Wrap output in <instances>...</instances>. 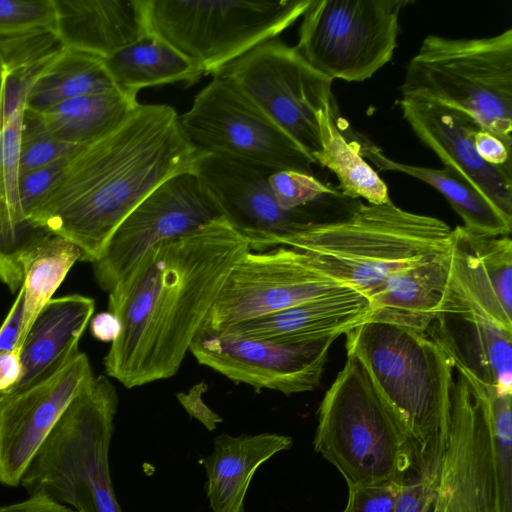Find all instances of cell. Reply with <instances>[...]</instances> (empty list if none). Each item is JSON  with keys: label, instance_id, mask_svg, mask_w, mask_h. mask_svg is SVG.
<instances>
[{"label": "cell", "instance_id": "cell-1", "mask_svg": "<svg viewBox=\"0 0 512 512\" xmlns=\"http://www.w3.org/2000/svg\"><path fill=\"white\" fill-rule=\"evenodd\" d=\"M250 250L227 219L150 247L108 292L119 336L105 372L126 388L167 379L179 370L227 275Z\"/></svg>", "mask_w": 512, "mask_h": 512}, {"label": "cell", "instance_id": "cell-2", "mask_svg": "<svg viewBox=\"0 0 512 512\" xmlns=\"http://www.w3.org/2000/svg\"><path fill=\"white\" fill-rule=\"evenodd\" d=\"M198 153L173 107L139 104L116 127L70 152L30 220L94 263L130 212L166 179L192 169Z\"/></svg>", "mask_w": 512, "mask_h": 512}, {"label": "cell", "instance_id": "cell-3", "mask_svg": "<svg viewBox=\"0 0 512 512\" xmlns=\"http://www.w3.org/2000/svg\"><path fill=\"white\" fill-rule=\"evenodd\" d=\"M452 228L391 202L357 205L345 216L265 239L251 249L293 248L326 276L367 298L392 274L444 254Z\"/></svg>", "mask_w": 512, "mask_h": 512}, {"label": "cell", "instance_id": "cell-4", "mask_svg": "<svg viewBox=\"0 0 512 512\" xmlns=\"http://www.w3.org/2000/svg\"><path fill=\"white\" fill-rule=\"evenodd\" d=\"M354 357L407 425L415 472L437 480L448 435L453 366L425 333L365 321L344 334Z\"/></svg>", "mask_w": 512, "mask_h": 512}, {"label": "cell", "instance_id": "cell-5", "mask_svg": "<svg viewBox=\"0 0 512 512\" xmlns=\"http://www.w3.org/2000/svg\"><path fill=\"white\" fill-rule=\"evenodd\" d=\"M313 444L348 488L403 480L415 471L406 423L351 356L320 403Z\"/></svg>", "mask_w": 512, "mask_h": 512}, {"label": "cell", "instance_id": "cell-6", "mask_svg": "<svg viewBox=\"0 0 512 512\" xmlns=\"http://www.w3.org/2000/svg\"><path fill=\"white\" fill-rule=\"evenodd\" d=\"M118 394L94 376L69 403L28 465L20 484L76 512H122L109 469Z\"/></svg>", "mask_w": 512, "mask_h": 512}, {"label": "cell", "instance_id": "cell-7", "mask_svg": "<svg viewBox=\"0 0 512 512\" xmlns=\"http://www.w3.org/2000/svg\"><path fill=\"white\" fill-rule=\"evenodd\" d=\"M431 512H512V406L457 372Z\"/></svg>", "mask_w": 512, "mask_h": 512}, {"label": "cell", "instance_id": "cell-8", "mask_svg": "<svg viewBox=\"0 0 512 512\" xmlns=\"http://www.w3.org/2000/svg\"><path fill=\"white\" fill-rule=\"evenodd\" d=\"M400 91L461 111L512 140V29L482 38L428 35L408 62Z\"/></svg>", "mask_w": 512, "mask_h": 512}, {"label": "cell", "instance_id": "cell-9", "mask_svg": "<svg viewBox=\"0 0 512 512\" xmlns=\"http://www.w3.org/2000/svg\"><path fill=\"white\" fill-rule=\"evenodd\" d=\"M66 50L50 29L0 37V281L14 293L23 283L21 257L48 233L20 202L19 157L30 89Z\"/></svg>", "mask_w": 512, "mask_h": 512}, {"label": "cell", "instance_id": "cell-10", "mask_svg": "<svg viewBox=\"0 0 512 512\" xmlns=\"http://www.w3.org/2000/svg\"><path fill=\"white\" fill-rule=\"evenodd\" d=\"M312 0H147L150 33L204 75H218L257 45L274 39L301 17Z\"/></svg>", "mask_w": 512, "mask_h": 512}, {"label": "cell", "instance_id": "cell-11", "mask_svg": "<svg viewBox=\"0 0 512 512\" xmlns=\"http://www.w3.org/2000/svg\"><path fill=\"white\" fill-rule=\"evenodd\" d=\"M411 0H312L297 51L328 78L362 82L393 58L400 13Z\"/></svg>", "mask_w": 512, "mask_h": 512}, {"label": "cell", "instance_id": "cell-12", "mask_svg": "<svg viewBox=\"0 0 512 512\" xmlns=\"http://www.w3.org/2000/svg\"><path fill=\"white\" fill-rule=\"evenodd\" d=\"M199 152L224 155L274 171L313 174L315 161L234 82L216 75L179 116Z\"/></svg>", "mask_w": 512, "mask_h": 512}, {"label": "cell", "instance_id": "cell-13", "mask_svg": "<svg viewBox=\"0 0 512 512\" xmlns=\"http://www.w3.org/2000/svg\"><path fill=\"white\" fill-rule=\"evenodd\" d=\"M218 75L234 82L311 157L320 151L316 115L335 106L333 80L279 39L265 41Z\"/></svg>", "mask_w": 512, "mask_h": 512}, {"label": "cell", "instance_id": "cell-14", "mask_svg": "<svg viewBox=\"0 0 512 512\" xmlns=\"http://www.w3.org/2000/svg\"><path fill=\"white\" fill-rule=\"evenodd\" d=\"M225 219L193 168L177 173L152 190L118 226L93 263L95 279L109 292L150 247Z\"/></svg>", "mask_w": 512, "mask_h": 512}, {"label": "cell", "instance_id": "cell-15", "mask_svg": "<svg viewBox=\"0 0 512 512\" xmlns=\"http://www.w3.org/2000/svg\"><path fill=\"white\" fill-rule=\"evenodd\" d=\"M346 287L293 248L249 250L230 270L201 329L220 331Z\"/></svg>", "mask_w": 512, "mask_h": 512}, {"label": "cell", "instance_id": "cell-16", "mask_svg": "<svg viewBox=\"0 0 512 512\" xmlns=\"http://www.w3.org/2000/svg\"><path fill=\"white\" fill-rule=\"evenodd\" d=\"M337 338L286 344L200 329L189 351L200 364L236 383L290 396L319 386L330 347Z\"/></svg>", "mask_w": 512, "mask_h": 512}, {"label": "cell", "instance_id": "cell-17", "mask_svg": "<svg viewBox=\"0 0 512 512\" xmlns=\"http://www.w3.org/2000/svg\"><path fill=\"white\" fill-rule=\"evenodd\" d=\"M94 377L79 351L50 377L0 400V483L15 487L69 403Z\"/></svg>", "mask_w": 512, "mask_h": 512}, {"label": "cell", "instance_id": "cell-18", "mask_svg": "<svg viewBox=\"0 0 512 512\" xmlns=\"http://www.w3.org/2000/svg\"><path fill=\"white\" fill-rule=\"evenodd\" d=\"M440 312L470 313L512 331V241L452 229Z\"/></svg>", "mask_w": 512, "mask_h": 512}, {"label": "cell", "instance_id": "cell-19", "mask_svg": "<svg viewBox=\"0 0 512 512\" xmlns=\"http://www.w3.org/2000/svg\"><path fill=\"white\" fill-rule=\"evenodd\" d=\"M193 170L222 208L227 220L241 231L250 249L257 243L311 224L326 222L309 208L285 210L269 183L272 169L224 155L199 152Z\"/></svg>", "mask_w": 512, "mask_h": 512}, {"label": "cell", "instance_id": "cell-20", "mask_svg": "<svg viewBox=\"0 0 512 512\" xmlns=\"http://www.w3.org/2000/svg\"><path fill=\"white\" fill-rule=\"evenodd\" d=\"M403 118L418 139L504 216L512 219L511 168L484 161L474 136L482 127L467 114L432 101L402 97Z\"/></svg>", "mask_w": 512, "mask_h": 512}, {"label": "cell", "instance_id": "cell-21", "mask_svg": "<svg viewBox=\"0 0 512 512\" xmlns=\"http://www.w3.org/2000/svg\"><path fill=\"white\" fill-rule=\"evenodd\" d=\"M425 334L469 381L512 394V331L474 314L440 312Z\"/></svg>", "mask_w": 512, "mask_h": 512}, {"label": "cell", "instance_id": "cell-22", "mask_svg": "<svg viewBox=\"0 0 512 512\" xmlns=\"http://www.w3.org/2000/svg\"><path fill=\"white\" fill-rule=\"evenodd\" d=\"M369 312L368 298L346 287L220 331L286 344L311 343L345 334L365 322Z\"/></svg>", "mask_w": 512, "mask_h": 512}, {"label": "cell", "instance_id": "cell-23", "mask_svg": "<svg viewBox=\"0 0 512 512\" xmlns=\"http://www.w3.org/2000/svg\"><path fill=\"white\" fill-rule=\"evenodd\" d=\"M54 31L69 50L106 57L150 33L147 0H54Z\"/></svg>", "mask_w": 512, "mask_h": 512}, {"label": "cell", "instance_id": "cell-24", "mask_svg": "<svg viewBox=\"0 0 512 512\" xmlns=\"http://www.w3.org/2000/svg\"><path fill=\"white\" fill-rule=\"evenodd\" d=\"M94 309V299L80 294L52 298L43 306L22 342V375L14 391L50 377L80 351L78 343Z\"/></svg>", "mask_w": 512, "mask_h": 512}, {"label": "cell", "instance_id": "cell-25", "mask_svg": "<svg viewBox=\"0 0 512 512\" xmlns=\"http://www.w3.org/2000/svg\"><path fill=\"white\" fill-rule=\"evenodd\" d=\"M448 276L447 251L389 276L369 297L366 321L425 333L439 313Z\"/></svg>", "mask_w": 512, "mask_h": 512}, {"label": "cell", "instance_id": "cell-26", "mask_svg": "<svg viewBox=\"0 0 512 512\" xmlns=\"http://www.w3.org/2000/svg\"><path fill=\"white\" fill-rule=\"evenodd\" d=\"M292 444L289 436L267 432L216 437L212 453L202 461L212 512H244L245 496L255 471Z\"/></svg>", "mask_w": 512, "mask_h": 512}, {"label": "cell", "instance_id": "cell-27", "mask_svg": "<svg viewBox=\"0 0 512 512\" xmlns=\"http://www.w3.org/2000/svg\"><path fill=\"white\" fill-rule=\"evenodd\" d=\"M354 143L364 158L381 170L396 171L417 178L442 194L461 217L464 227L478 234L504 236L511 234L512 219L504 216L460 175L444 167L434 169L396 162L365 137L356 134Z\"/></svg>", "mask_w": 512, "mask_h": 512}, {"label": "cell", "instance_id": "cell-28", "mask_svg": "<svg viewBox=\"0 0 512 512\" xmlns=\"http://www.w3.org/2000/svg\"><path fill=\"white\" fill-rule=\"evenodd\" d=\"M102 60L116 88L133 97L146 87L177 82L189 86L205 76L199 67L152 33Z\"/></svg>", "mask_w": 512, "mask_h": 512}, {"label": "cell", "instance_id": "cell-29", "mask_svg": "<svg viewBox=\"0 0 512 512\" xmlns=\"http://www.w3.org/2000/svg\"><path fill=\"white\" fill-rule=\"evenodd\" d=\"M139 104L136 97L116 88L62 101L40 115L55 140L76 147L116 127Z\"/></svg>", "mask_w": 512, "mask_h": 512}, {"label": "cell", "instance_id": "cell-30", "mask_svg": "<svg viewBox=\"0 0 512 512\" xmlns=\"http://www.w3.org/2000/svg\"><path fill=\"white\" fill-rule=\"evenodd\" d=\"M316 118L321 148L312 158L336 175L340 193L349 199H365L373 205L391 202L386 183L361 155L354 141H348L340 131L335 106L319 111Z\"/></svg>", "mask_w": 512, "mask_h": 512}, {"label": "cell", "instance_id": "cell-31", "mask_svg": "<svg viewBox=\"0 0 512 512\" xmlns=\"http://www.w3.org/2000/svg\"><path fill=\"white\" fill-rule=\"evenodd\" d=\"M113 89L102 57L66 48L30 89L26 109L42 113L62 101Z\"/></svg>", "mask_w": 512, "mask_h": 512}, {"label": "cell", "instance_id": "cell-32", "mask_svg": "<svg viewBox=\"0 0 512 512\" xmlns=\"http://www.w3.org/2000/svg\"><path fill=\"white\" fill-rule=\"evenodd\" d=\"M81 257L82 253L75 244L55 234L46 235L21 257L25 335L39 311L52 299Z\"/></svg>", "mask_w": 512, "mask_h": 512}, {"label": "cell", "instance_id": "cell-33", "mask_svg": "<svg viewBox=\"0 0 512 512\" xmlns=\"http://www.w3.org/2000/svg\"><path fill=\"white\" fill-rule=\"evenodd\" d=\"M55 140L45 128L40 113L25 110L22 124L19 174L66 157L74 149Z\"/></svg>", "mask_w": 512, "mask_h": 512}, {"label": "cell", "instance_id": "cell-34", "mask_svg": "<svg viewBox=\"0 0 512 512\" xmlns=\"http://www.w3.org/2000/svg\"><path fill=\"white\" fill-rule=\"evenodd\" d=\"M268 183L278 204L285 210L299 209L340 193L313 174L294 170L276 171L269 176Z\"/></svg>", "mask_w": 512, "mask_h": 512}, {"label": "cell", "instance_id": "cell-35", "mask_svg": "<svg viewBox=\"0 0 512 512\" xmlns=\"http://www.w3.org/2000/svg\"><path fill=\"white\" fill-rule=\"evenodd\" d=\"M55 22L54 0H0V37L54 30Z\"/></svg>", "mask_w": 512, "mask_h": 512}, {"label": "cell", "instance_id": "cell-36", "mask_svg": "<svg viewBox=\"0 0 512 512\" xmlns=\"http://www.w3.org/2000/svg\"><path fill=\"white\" fill-rule=\"evenodd\" d=\"M67 157L68 155L46 166L19 174L18 189L20 202L30 222L31 215L36 207L64 171Z\"/></svg>", "mask_w": 512, "mask_h": 512}, {"label": "cell", "instance_id": "cell-37", "mask_svg": "<svg viewBox=\"0 0 512 512\" xmlns=\"http://www.w3.org/2000/svg\"><path fill=\"white\" fill-rule=\"evenodd\" d=\"M403 480L348 488V500L343 512H393Z\"/></svg>", "mask_w": 512, "mask_h": 512}, {"label": "cell", "instance_id": "cell-38", "mask_svg": "<svg viewBox=\"0 0 512 512\" xmlns=\"http://www.w3.org/2000/svg\"><path fill=\"white\" fill-rule=\"evenodd\" d=\"M435 485L422 474H410L401 483L393 512H431Z\"/></svg>", "mask_w": 512, "mask_h": 512}, {"label": "cell", "instance_id": "cell-39", "mask_svg": "<svg viewBox=\"0 0 512 512\" xmlns=\"http://www.w3.org/2000/svg\"><path fill=\"white\" fill-rule=\"evenodd\" d=\"M0 327V352L19 354L25 336V303L22 287Z\"/></svg>", "mask_w": 512, "mask_h": 512}, {"label": "cell", "instance_id": "cell-40", "mask_svg": "<svg viewBox=\"0 0 512 512\" xmlns=\"http://www.w3.org/2000/svg\"><path fill=\"white\" fill-rule=\"evenodd\" d=\"M476 150L489 164L511 168L512 140H506L481 128L474 136Z\"/></svg>", "mask_w": 512, "mask_h": 512}, {"label": "cell", "instance_id": "cell-41", "mask_svg": "<svg viewBox=\"0 0 512 512\" xmlns=\"http://www.w3.org/2000/svg\"><path fill=\"white\" fill-rule=\"evenodd\" d=\"M207 389L206 383L200 382L188 392L178 393L177 399L192 418L197 419L208 431H214L222 418L205 404L202 395Z\"/></svg>", "mask_w": 512, "mask_h": 512}, {"label": "cell", "instance_id": "cell-42", "mask_svg": "<svg viewBox=\"0 0 512 512\" xmlns=\"http://www.w3.org/2000/svg\"><path fill=\"white\" fill-rule=\"evenodd\" d=\"M22 375L19 354L0 352V400L14 392Z\"/></svg>", "mask_w": 512, "mask_h": 512}, {"label": "cell", "instance_id": "cell-43", "mask_svg": "<svg viewBox=\"0 0 512 512\" xmlns=\"http://www.w3.org/2000/svg\"><path fill=\"white\" fill-rule=\"evenodd\" d=\"M0 512H76L44 495H30L26 500L0 506Z\"/></svg>", "mask_w": 512, "mask_h": 512}, {"label": "cell", "instance_id": "cell-44", "mask_svg": "<svg viewBox=\"0 0 512 512\" xmlns=\"http://www.w3.org/2000/svg\"><path fill=\"white\" fill-rule=\"evenodd\" d=\"M92 335L102 342H113L120 333V322L110 311L100 312L90 320Z\"/></svg>", "mask_w": 512, "mask_h": 512}]
</instances>
